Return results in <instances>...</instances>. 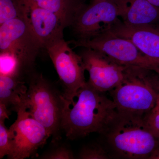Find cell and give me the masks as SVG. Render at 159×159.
I'll return each instance as SVG.
<instances>
[{"mask_svg":"<svg viewBox=\"0 0 159 159\" xmlns=\"http://www.w3.org/2000/svg\"><path fill=\"white\" fill-rule=\"evenodd\" d=\"M26 79L28 91L22 108L26 109L32 118L45 127L55 143L61 138L62 93L34 70L28 74Z\"/></svg>","mask_w":159,"mask_h":159,"instance_id":"cell-4","label":"cell"},{"mask_svg":"<svg viewBox=\"0 0 159 159\" xmlns=\"http://www.w3.org/2000/svg\"><path fill=\"white\" fill-rule=\"evenodd\" d=\"M79 54L82 58L85 70L89 74L87 81L97 91L102 93L110 92L122 81L125 66L88 48H82Z\"/></svg>","mask_w":159,"mask_h":159,"instance_id":"cell-10","label":"cell"},{"mask_svg":"<svg viewBox=\"0 0 159 159\" xmlns=\"http://www.w3.org/2000/svg\"><path fill=\"white\" fill-rule=\"evenodd\" d=\"M144 117L117 111L100 134L101 144L111 158L148 159L159 145V139L148 127Z\"/></svg>","mask_w":159,"mask_h":159,"instance_id":"cell-2","label":"cell"},{"mask_svg":"<svg viewBox=\"0 0 159 159\" xmlns=\"http://www.w3.org/2000/svg\"><path fill=\"white\" fill-rule=\"evenodd\" d=\"M119 18L126 25L159 27V8L147 0H114Z\"/></svg>","mask_w":159,"mask_h":159,"instance_id":"cell-13","label":"cell"},{"mask_svg":"<svg viewBox=\"0 0 159 159\" xmlns=\"http://www.w3.org/2000/svg\"><path fill=\"white\" fill-rule=\"evenodd\" d=\"M11 149V141L9 129L6 127L4 121H0V159L8 156Z\"/></svg>","mask_w":159,"mask_h":159,"instance_id":"cell-19","label":"cell"},{"mask_svg":"<svg viewBox=\"0 0 159 159\" xmlns=\"http://www.w3.org/2000/svg\"><path fill=\"white\" fill-rule=\"evenodd\" d=\"M120 20L114 0H93L83 7L71 28L77 39H88L108 31Z\"/></svg>","mask_w":159,"mask_h":159,"instance_id":"cell-9","label":"cell"},{"mask_svg":"<svg viewBox=\"0 0 159 159\" xmlns=\"http://www.w3.org/2000/svg\"><path fill=\"white\" fill-rule=\"evenodd\" d=\"M148 159H159V145L152 152Z\"/></svg>","mask_w":159,"mask_h":159,"instance_id":"cell-23","label":"cell"},{"mask_svg":"<svg viewBox=\"0 0 159 159\" xmlns=\"http://www.w3.org/2000/svg\"><path fill=\"white\" fill-rule=\"evenodd\" d=\"M54 12L71 27L75 18L85 6L84 0H24Z\"/></svg>","mask_w":159,"mask_h":159,"instance_id":"cell-15","label":"cell"},{"mask_svg":"<svg viewBox=\"0 0 159 159\" xmlns=\"http://www.w3.org/2000/svg\"><path fill=\"white\" fill-rule=\"evenodd\" d=\"M26 9V17L31 30L43 49L63 38L65 24L56 14L22 0Z\"/></svg>","mask_w":159,"mask_h":159,"instance_id":"cell-11","label":"cell"},{"mask_svg":"<svg viewBox=\"0 0 159 159\" xmlns=\"http://www.w3.org/2000/svg\"><path fill=\"white\" fill-rule=\"evenodd\" d=\"M16 113L17 119L9 129L11 149L7 157L24 159L35 156L51 135L25 109L20 108Z\"/></svg>","mask_w":159,"mask_h":159,"instance_id":"cell-8","label":"cell"},{"mask_svg":"<svg viewBox=\"0 0 159 159\" xmlns=\"http://www.w3.org/2000/svg\"><path fill=\"white\" fill-rule=\"evenodd\" d=\"M43 49L26 19L17 18L0 25V52H11L19 61L25 77L34 70Z\"/></svg>","mask_w":159,"mask_h":159,"instance_id":"cell-5","label":"cell"},{"mask_svg":"<svg viewBox=\"0 0 159 159\" xmlns=\"http://www.w3.org/2000/svg\"><path fill=\"white\" fill-rule=\"evenodd\" d=\"M152 111L153 112L159 114V97L157 100L156 104L155 106L154 107L152 110Z\"/></svg>","mask_w":159,"mask_h":159,"instance_id":"cell-24","label":"cell"},{"mask_svg":"<svg viewBox=\"0 0 159 159\" xmlns=\"http://www.w3.org/2000/svg\"><path fill=\"white\" fill-rule=\"evenodd\" d=\"M25 79L18 76L0 75V103L16 112L22 108L28 91Z\"/></svg>","mask_w":159,"mask_h":159,"instance_id":"cell-14","label":"cell"},{"mask_svg":"<svg viewBox=\"0 0 159 159\" xmlns=\"http://www.w3.org/2000/svg\"></svg>","mask_w":159,"mask_h":159,"instance_id":"cell-27","label":"cell"},{"mask_svg":"<svg viewBox=\"0 0 159 159\" xmlns=\"http://www.w3.org/2000/svg\"><path fill=\"white\" fill-rule=\"evenodd\" d=\"M75 47L88 48L98 51L122 65L157 69L159 65L142 54L129 40L109 32L101 33L88 39L70 42Z\"/></svg>","mask_w":159,"mask_h":159,"instance_id":"cell-6","label":"cell"},{"mask_svg":"<svg viewBox=\"0 0 159 159\" xmlns=\"http://www.w3.org/2000/svg\"><path fill=\"white\" fill-rule=\"evenodd\" d=\"M144 119L148 127L159 139V114L150 111Z\"/></svg>","mask_w":159,"mask_h":159,"instance_id":"cell-21","label":"cell"},{"mask_svg":"<svg viewBox=\"0 0 159 159\" xmlns=\"http://www.w3.org/2000/svg\"><path fill=\"white\" fill-rule=\"evenodd\" d=\"M109 93L117 111L145 117L159 97V72L157 69L125 66L122 81Z\"/></svg>","mask_w":159,"mask_h":159,"instance_id":"cell-3","label":"cell"},{"mask_svg":"<svg viewBox=\"0 0 159 159\" xmlns=\"http://www.w3.org/2000/svg\"><path fill=\"white\" fill-rule=\"evenodd\" d=\"M0 75L26 77L18 60L11 52H0Z\"/></svg>","mask_w":159,"mask_h":159,"instance_id":"cell-17","label":"cell"},{"mask_svg":"<svg viewBox=\"0 0 159 159\" xmlns=\"http://www.w3.org/2000/svg\"><path fill=\"white\" fill-rule=\"evenodd\" d=\"M77 158L111 159L107 150L101 143H94L84 146L80 151Z\"/></svg>","mask_w":159,"mask_h":159,"instance_id":"cell-18","label":"cell"},{"mask_svg":"<svg viewBox=\"0 0 159 159\" xmlns=\"http://www.w3.org/2000/svg\"><path fill=\"white\" fill-rule=\"evenodd\" d=\"M45 159H75L73 151L65 146H60L54 148L40 157Z\"/></svg>","mask_w":159,"mask_h":159,"instance_id":"cell-20","label":"cell"},{"mask_svg":"<svg viewBox=\"0 0 159 159\" xmlns=\"http://www.w3.org/2000/svg\"><path fill=\"white\" fill-rule=\"evenodd\" d=\"M154 6L159 8V0H147Z\"/></svg>","mask_w":159,"mask_h":159,"instance_id":"cell-25","label":"cell"},{"mask_svg":"<svg viewBox=\"0 0 159 159\" xmlns=\"http://www.w3.org/2000/svg\"><path fill=\"white\" fill-rule=\"evenodd\" d=\"M25 16V7L22 0H0V25Z\"/></svg>","mask_w":159,"mask_h":159,"instance_id":"cell-16","label":"cell"},{"mask_svg":"<svg viewBox=\"0 0 159 159\" xmlns=\"http://www.w3.org/2000/svg\"><path fill=\"white\" fill-rule=\"evenodd\" d=\"M11 111L5 104L0 103V121H4L6 119H9L11 115Z\"/></svg>","mask_w":159,"mask_h":159,"instance_id":"cell-22","label":"cell"},{"mask_svg":"<svg viewBox=\"0 0 159 159\" xmlns=\"http://www.w3.org/2000/svg\"><path fill=\"white\" fill-rule=\"evenodd\" d=\"M158 71H159V70H158Z\"/></svg>","mask_w":159,"mask_h":159,"instance_id":"cell-26","label":"cell"},{"mask_svg":"<svg viewBox=\"0 0 159 159\" xmlns=\"http://www.w3.org/2000/svg\"><path fill=\"white\" fill-rule=\"evenodd\" d=\"M45 50L58 74L63 96L66 100L71 101L86 82L82 58L72 50L64 38L54 42Z\"/></svg>","mask_w":159,"mask_h":159,"instance_id":"cell-7","label":"cell"},{"mask_svg":"<svg viewBox=\"0 0 159 159\" xmlns=\"http://www.w3.org/2000/svg\"><path fill=\"white\" fill-rule=\"evenodd\" d=\"M106 32L129 40L142 54L159 65L158 27L129 26L120 20Z\"/></svg>","mask_w":159,"mask_h":159,"instance_id":"cell-12","label":"cell"},{"mask_svg":"<svg viewBox=\"0 0 159 159\" xmlns=\"http://www.w3.org/2000/svg\"><path fill=\"white\" fill-rule=\"evenodd\" d=\"M117 113L112 99L86 81L72 100L64 98L61 130L71 140L84 138L93 133L100 134Z\"/></svg>","mask_w":159,"mask_h":159,"instance_id":"cell-1","label":"cell"}]
</instances>
